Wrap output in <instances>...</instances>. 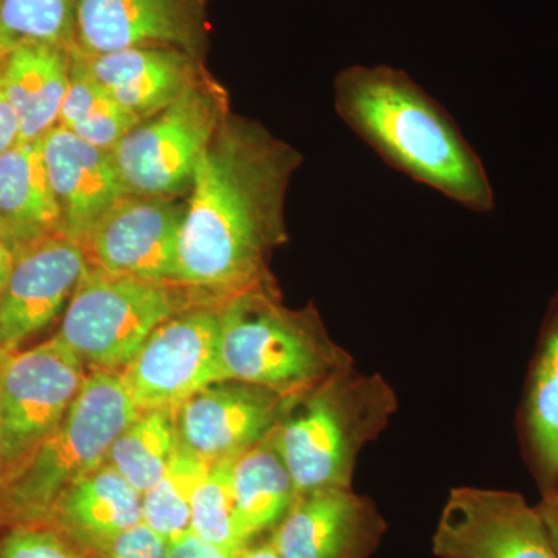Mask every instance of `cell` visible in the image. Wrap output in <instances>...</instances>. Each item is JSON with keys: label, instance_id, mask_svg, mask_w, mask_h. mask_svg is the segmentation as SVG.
<instances>
[{"label": "cell", "instance_id": "obj_1", "mask_svg": "<svg viewBox=\"0 0 558 558\" xmlns=\"http://www.w3.org/2000/svg\"><path fill=\"white\" fill-rule=\"evenodd\" d=\"M301 161L258 121L226 117L186 196L175 288L220 306L271 282L267 260L288 238L286 196Z\"/></svg>", "mask_w": 558, "mask_h": 558}, {"label": "cell", "instance_id": "obj_2", "mask_svg": "<svg viewBox=\"0 0 558 558\" xmlns=\"http://www.w3.org/2000/svg\"><path fill=\"white\" fill-rule=\"evenodd\" d=\"M333 101L349 130L389 167L470 211L494 209L495 194L483 160L450 113L403 70H341Z\"/></svg>", "mask_w": 558, "mask_h": 558}, {"label": "cell", "instance_id": "obj_3", "mask_svg": "<svg viewBox=\"0 0 558 558\" xmlns=\"http://www.w3.org/2000/svg\"><path fill=\"white\" fill-rule=\"evenodd\" d=\"M398 411V396L380 374L349 368L290 399L275 428V446L296 497L328 487H351L360 451Z\"/></svg>", "mask_w": 558, "mask_h": 558}, {"label": "cell", "instance_id": "obj_4", "mask_svg": "<svg viewBox=\"0 0 558 558\" xmlns=\"http://www.w3.org/2000/svg\"><path fill=\"white\" fill-rule=\"evenodd\" d=\"M219 359L223 379L274 389L286 398L354 366L314 312L281 306L271 282L220 304Z\"/></svg>", "mask_w": 558, "mask_h": 558}, {"label": "cell", "instance_id": "obj_5", "mask_svg": "<svg viewBox=\"0 0 558 558\" xmlns=\"http://www.w3.org/2000/svg\"><path fill=\"white\" fill-rule=\"evenodd\" d=\"M140 411L119 373L92 371L58 427L7 480L0 513L20 523L46 519L65 488L105 464Z\"/></svg>", "mask_w": 558, "mask_h": 558}, {"label": "cell", "instance_id": "obj_6", "mask_svg": "<svg viewBox=\"0 0 558 558\" xmlns=\"http://www.w3.org/2000/svg\"><path fill=\"white\" fill-rule=\"evenodd\" d=\"M193 300L172 286L106 274L87 264L57 339L92 371L121 373L161 323Z\"/></svg>", "mask_w": 558, "mask_h": 558}, {"label": "cell", "instance_id": "obj_7", "mask_svg": "<svg viewBox=\"0 0 558 558\" xmlns=\"http://www.w3.org/2000/svg\"><path fill=\"white\" fill-rule=\"evenodd\" d=\"M229 113L226 90L205 73L168 108L140 121L110 150L124 191L189 196L201 157Z\"/></svg>", "mask_w": 558, "mask_h": 558}, {"label": "cell", "instance_id": "obj_8", "mask_svg": "<svg viewBox=\"0 0 558 558\" xmlns=\"http://www.w3.org/2000/svg\"><path fill=\"white\" fill-rule=\"evenodd\" d=\"M86 377L83 360L57 337L0 354V449L5 472L21 468L58 427Z\"/></svg>", "mask_w": 558, "mask_h": 558}, {"label": "cell", "instance_id": "obj_9", "mask_svg": "<svg viewBox=\"0 0 558 558\" xmlns=\"http://www.w3.org/2000/svg\"><path fill=\"white\" fill-rule=\"evenodd\" d=\"M120 377L140 410L178 409L222 381L219 306L191 304L150 333Z\"/></svg>", "mask_w": 558, "mask_h": 558}, {"label": "cell", "instance_id": "obj_10", "mask_svg": "<svg viewBox=\"0 0 558 558\" xmlns=\"http://www.w3.org/2000/svg\"><path fill=\"white\" fill-rule=\"evenodd\" d=\"M185 201L123 194L84 238L87 264L175 288Z\"/></svg>", "mask_w": 558, "mask_h": 558}, {"label": "cell", "instance_id": "obj_11", "mask_svg": "<svg viewBox=\"0 0 558 558\" xmlns=\"http://www.w3.org/2000/svg\"><path fill=\"white\" fill-rule=\"evenodd\" d=\"M439 558H558L537 506L515 492L457 487L433 535Z\"/></svg>", "mask_w": 558, "mask_h": 558}, {"label": "cell", "instance_id": "obj_12", "mask_svg": "<svg viewBox=\"0 0 558 558\" xmlns=\"http://www.w3.org/2000/svg\"><path fill=\"white\" fill-rule=\"evenodd\" d=\"M211 0H80L75 49L86 54L160 46L202 61Z\"/></svg>", "mask_w": 558, "mask_h": 558}, {"label": "cell", "instance_id": "obj_13", "mask_svg": "<svg viewBox=\"0 0 558 558\" xmlns=\"http://www.w3.org/2000/svg\"><path fill=\"white\" fill-rule=\"evenodd\" d=\"M290 399L258 385L216 381L175 409L180 446L208 464L240 457L269 438Z\"/></svg>", "mask_w": 558, "mask_h": 558}, {"label": "cell", "instance_id": "obj_14", "mask_svg": "<svg viewBox=\"0 0 558 558\" xmlns=\"http://www.w3.org/2000/svg\"><path fill=\"white\" fill-rule=\"evenodd\" d=\"M86 267L81 244L61 233L14 250L13 270L0 293V354L20 349L68 307Z\"/></svg>", "mask_w": 558, "mask_h": 558}, {"label": "cell", "instance_id": "obj_15", "mask_svg": "<svg viewBox=\"0 0 558 558\" xmlns=\"http://www.w3.org/2000/svg\"><path fill=\"white\" fill-rule=\"evenodd\" d=\"M385 532L373 499L328 487L299 495L269 539L281 558H371Z\"/></svg>", "mask_w": 558, "mask_h": 558}, {"label": "cell", "instance_id": "obj_16", "mask_svg": "<svg viewBox=\"0 0 558 558\" xmlns=\"http://www.w3.org/2000/svg\"><path fill=\"white\" fill-rule=\"evenodd\" d=\"M40 143L61 213V233L83 244L92 227L126 194L112 154L95 148L60 124L47 132Z\"/></svg>", "mask_w": 558, "mask_h": 558}, {"label": "cell", "instance_id": "obj_17", "mask_svg": "<svg viewBox=\"0 0 558 558\" xmlns=\"http://www.w3.org/2000/svg\"><path fill=\"white\" fill-rule=\"evenodd\" d=\"M76 51L110 98L140 120L168 108L207 73L201 60L172 47H130L98 54Z\"/></svg>", "mask_w": 558, "mask_h": 558}, {"label": "cell", "instance_id": "obj_18", "mask_svg": "<svg viewBox=\"0 0 558 558\" xmlns=\"http://www.w3.org/2000/svg\"><path fill=\"white\" fill-rule=\"evenodd\" d=\"M46 519L95 553L121 532L142 523V494L105 462L65 488Z\"/></svg>", "mask_w": 558, "mask_h": 558}, {"label": "cell", "instance_id": "obj_19", "mask_svg": "<svg viewBox=\"0 0 558 558\" xmlns=\"http://www.w3.org/2000/svg\"><path fill=\"white\" fill-rule=\"evenodd\" d=\"M72 49L24 43L0 62V80L20 119V142H36L58 126L68 94Z\"/></svg>", "mask_w": 558, "mask_h": 558}, {"label": "cell", "instance_id": "obj_20", "mask_svg": "<svg viewBox=\"0 0 558 558\" xmlns=\"http://www.w3.org/2000/svg\"><path fill=\"white\" fill-rule=\"evenodd\" d=\"M54 233H61V213L47 174L43 143L17 142L0 154V238L17 250Z\"/></svg>", "mask_w": 558, "mask_h": 558}, {"label": "cell", "instance_id": "obj_21", "mask_svg": "<svg viewBox=\"0 0 558 558\" xmlns=\"http://www.w3.org/2000/svg\"><path fill=\"white\" fill-rule=\"evenodd\" d=\"M521 433L542 494L558 488V292L543 322L521 407Z\"/></svg>", "mask_w": 558, "mask_h": 558}, {"label": "cell", "instance_id": "obj_22", "mask_svg": "<svg viewBox=\"0 0 558 558\" xmlns=\"http://www.w3.org/2000/svg\"><path fill=\"white\" fill-rule=\"evenodd\" d=\"M271 435L234 459L231 472L238 520L248 545L274 531L296 499L295 484Z\"/></svg>", "mask_w": 558, "mask_h": 558}, {"label": "cell", "instance_id": "obj_23", "mask_svg": "<svg viewBox=\"0 0 558 558\" xmlns=\"http://www.w3.org/2000/svg\"><path fill=\"white\" fill-rule=\"evenodd\" d=\"M179 446L175 409L142 410L113 440L106 462L143 495L163 475Z\"/></svg>", "mask_w": 558, "mask_h": 558}, {"label": "cell", "instance_id": "obj_24", "mask_svg": "<svg viewBox=\"0 0 558 558\" xmlns=\"http://www.w3.org/2000/svg\"><path fill=\"white\" fill-rule=\"evenodd\" d=\"M140 121L110 98L90 75L78 51L72 49L69 89L58 124L95 148L110 153Z\"/></svg>", "mask_w": 558, "mask_h": 558}, {"label": "cell", "instance_id": "obj_25", "mask_svg": "<svg viewBox=\"0 0 558 558\" xmlns=\"http://www.w3.org/2000/svg\"><path fill=\"white\" fill-rule=\"evenodd\" d=\"M209 465L179 446L160 480L142 495L143 523L165 542L190 532L193 494Z\"/></svg>", "mask_w": 558, "mask_h": 558}, {"label": "cell", "instance_id": "obj_26", "mask_svg": "<svg viewBox=\"0 0 558 558\" xmlns=\"http://www.w3.org/2000/svg\"><path fill=\"white\" fill-rule=\"evenodd\" d=\"M236 458L213 462L197 484L191 501L190 531L204 542L240 553L248 543L242 537L231 484Z\"/></svg>", "mask_w": 558, "mask_h": 558}, {"label": "cell", "instance_id": "obj_27", "mask_svg": "<svg viewBox=\"0 0 558 558\" xmlns=\"http://www.w3.org/2000/svg\"><path fill=\"white\" fill-rule=\"evenodd\" d=\"M80 0H0V38L7 46L53 44L75 49Z\"/></svg>", "mask_w": 558, "mask_h": 558}, {"label": "cell", "instance_id": "obj_28", "mask_svg": "<svg viewBox=\"0 0 558 558\" xmlns=\"http://www.w3.org/2000/svg\"><path fill=\"white\" fill-rule=\"evenodd\" d=\"M0 558H84L68 535L35 521L14 524L0 537Z\"/></svg>", "mask_w": 558, "mask_h": 558}, {"label": "cell", "instance_id": "obj_29", "mask_svg": "<svg viewBox=\"0 0 558 558\" xmlns=\"http://www.w3.org/2000/svg\"><path fill=\"white\" fill-rule=\"evenodd\" d=\"M95 558H168V543L142 521L95 550Z\"/></svg>", "mask_w": 558, "mask_h": 558}, {"label": "cell", "instance_id": "obj_30", "mask_svg": "<svg viewBox=\"0 0 558 558\" xmlns=\"http://www.w3.org/2000/svg\"><path fill=\"white\" fill-rule=\"evenodd\" d=\"M240 553L204 542L191 531L168 542V558H238Z\"/></svg>", "mask_w": 558, "mask_h": 558}, {"label": "cell", "instance_id": "obj_31", "mask_svg": "<svg viewBox=\"0 0 558 558\" xmlns=\"http://www.w3.org/2000/svg\"><path fill=\"white\" fill-rule=\"evenodd\" d=\"M20 140V119L0 80V154L13 148Z\"/></svg>", "mask_w": 558, "mask_h": 558}, {"label": "cell", "instance_id": "obj_32", "mask_svg": "<svg viewBox=\"0 0 558 558\" xmlns=\"http://www.w3.org/2000/svg\"><path fill=\"white\" fill-rule=\"evenodd\" d=\"M542 495V501L538 502L537 510L542 515L550 543H553L558 557V488Z\"/></svg>", "mask_w": 558, "mask_h": 558}, {"label": "cell", "instance_id": "obj_33", "mask_svg": "<svg viewBox=\"0 0 558 558\" xmlns=\"http://www.w3.org/2000/svg\"><path fill=\"white\" fill-rule=\"evenodd\" d=\"M13 264L14 250L11 248L2 238H0V293H2L7 282H9L11 270H13Z\"/></svg>", "mask_w": 558, "mask_h": 558}, {"label": "cell", "instance_id": "obj_34", "mask_svg": "<svg viewBox=\"0 0 558 558\" xmlns=\"http://www.w3.org/2000/svg\"><path fill=\"white\" fill-rule=\"evenodd\" d=\"M238 558H281L277 553V549L271 546L270 539H266L263 543H256L253 545V542L250 545L245 546L244 549L238 554Z\"/></svg>", "mask_w": 558, "mask_h": 558}, {"label": "cell", "instance_id": "obj_35", "mask_svg": "<svg viewBox=\"0 0 558 558\" xmlns=\"http://www.w3.org/2000/svg\"><path fill=\"white\" fill-rule=\"evenodd\" d=\"M5 465H3L2 449H0V494H2L3 484H5Z\"/></svg>", "mask_w": 558, "mask_h": 558}, {"label": "cell", "instance_id": "obj_36", "mask_svg": "<svg viewBox=\"0 0 558 558\" xmlns=\"http://www.w3.org/2000/svg\"><path fill=\"white\" fill-rule=\"evenodd\" d=\"M10 47L7 46L5 40L0 38V62H2L3 58H5V54L9 53Z\"/></svg>", "mask_w": 558, "mask_h": 558}]
</instances>
